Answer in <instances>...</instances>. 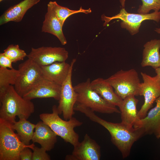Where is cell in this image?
<instances>
[{
    "label": "cell",
    "instance_id": "6da1fadb",
    "mask_svg": "<svg viewBox=\"0 0 160 160\" xmlns=\"http://www.w3.org/2000/svg\"><path fill=\"white\" fill-rule=\"evenodd\" d=\"M75 110L84 113L92 121L100 124L108 131L112 143L121 152L123 159L129 155L134 143L144 136L140 129L129 128L121 122L107 121L98 116L87 107L78 105Z\"/></svg>",
    "mask_w": 160,
    "mask_h": 160
},
{
    "label": "cell",
    "instance_id": "7a4b0ae2",
    "mask_svg": "<svg viewBox=\"0 0 160 160\" xmlns=\"http://www.w3.org/2000/svg\"><path fill=\"white\" fill-rule=\"evenodd\" d=\"M0 118L12 124L16 117L27 119L35 111L33 103L25 99L10 85L0 90Z\"/></svg>",
    "mask_w": 160,
    "mask_h": 160
},
{
    "label": "cell",
    "instance_id": "3957f363",
    "mask_svg": "<svg viewBox=\"0 0 160 160\" xmlns=\"http://www.w3.org/2000/svg\"><path fill=\"white\" fill-rule=\"evenodd\" d=\"M52 111L51 113L41 114L39 116L40 119L65 142L73 146L76 145L79 142V136L74 129L81 126L83 123L73 117L68 120L62 119L59 116L55 105L53 106Z\"/></svg>",
    "mask_w": 160,
    "mask_h": 160
},
{
    "label": "cell",
    "instance_id": "277c9868",
    "mask_svg": "<svg viewBox=\"0 0 160 160\" xmlns=\"http://www.w3.org/2000/svg\"><path fill=\"white\" fill-rule=\"evenodd\" d=\"M12 124L0 118V160H20V153L25 148L33 149L34 143L26 145L14 132Z\"/></svg>",
    "mask_w": 160,
    "mask_h": 160
},
{
    "label": "cell",
    "instance_id": "5b68a950",
    "mask_svg": "<svg viewBox=\"0 0 160 160\" xmlns=\"http://www.w3.org/2000/svg\"><path fill=\"white\" fill-rule=\"evenodd\" d=\"M90 82V79L88 78L85 81L73 87L77 95L76 103L87 107L94 112L109 114L120 113L116 106L106 101L91 88Z\"/></svg>",
    "mask_w": 160,
    "mask_h": 160
},
{
    "label": "cell",
    "instance_id": "8992f818",
    "mask_svg": "<svg viewBox=\"0 0 160 160\" xmlns=\"http://www.w3.org/2000/svg\"><path fill=\"white\" fill-rule=\"evenodd\" d=\"M105 80L122 100L130 95H140L141 82L137 72L134 68L121 69Z\"/></svg>",
    "mask_w": 160,
    "mask_h": 160
},
{
    "label": "cell",
    "instance_id": "52a82bcc",
    "mask_svg": "<svg viewBox=\"0 0 160 160\" xmlns=\"http://www.w3.org/2000/svg\"><path fill=\"white\" fill-rule=\"evenodd\" d=\"M18 70L19 73L14 87L17 93L23 97L43 77L41 69L28 58L18 65Z\"/></svg>",
    "mask_w": 160,
    "mask_h": 160
},
{
    "label": "cell",
    "instance_id": "ba28073f",
    "mask_svg": "<svg viewBox=\"0 0 160 160\" xmlns=\"http://www.w3.org/2000/svg\"><path fill=\"white\" fill-rule=\"evenodd\" d=\"M102 20L105 21L104 26L106 25L110 21L114 19L121 20V27L128 30L132 35L139 32L142 23L147 20H153L159 23L160 20V12H154L147 14L131 13L128 12L124 8H122L117 15L110 17L102 15Z\"/></svg>",
    "mask_w": 160,
    "mask_h": 160
},
{
    "label": "cell",
    "instance_id": "9c48e42d",
    "mask_svg": "<svg viewBox=\"0 0 160 160\" xmlns=\"http://www.w3.org/2000/svg\"><path fill=\"white\" fill-rule=\"evenodd\" d=\"M76 60L74 59L71 61L68 75L61 86L60 98L57 106L59 115L62 114L66 120L71 118L75 114L74 107L76 102L77 95L72 85V76L73 67Z\"/></svg>",
    "mask_w": 160,
    "mask_h": 160
},
{
    "label": "cell",
    "instance_id": "30bf717a",
    "mask_svg": "<svg viewBox=\"0 0 160 160\" xmlns=\"http://www.w3.org/2000/svg\"><path fill=\"white\" fill-rule=\"evenodd\" d=\"M143 82L140 86V95L144 97V103L138 115L140 119L145 117L156 100L160 96V82L156 75L151 76L145 73H140Z\"/></svg>",
    "mask_w": 160,
    "mask_h": 160
},
{
    "label": "cell",
    "instance_id": "8fae6325",
    "mask_svg": "<svg viewBox=\"0 0 160 160\" xmlns=\"http://www.w3.org/2000/svg\"><path fill=\"white\" fill-rule=\"evenodd\" d=\"M68 56V52L63 47H32L28 58L40 66L48 65L57 62H65Z\"/></svg>",
    "mask_w": 160,
    "mask_h": 160
},
{
    "label": "cell",
    "instance_id": "7c38bea8",
    "mask_svg": "<svg viewBox=\"0 0 160 160\" xmlns=\"http://www.w3.org/2000/svg\"><path fill=\"white\" fill-rule=\"evenodd\" d=\"M71 154L67 155L66 160H99L101 157L100 147L87 134L81 142L73 146Z\"/></svg>",
    "mask_w": 160,
    "mask_h": 160
},
{
    "label": "cell",
    "instance_id": "4fadbf2b",
    "mask_svg": "<svg viewBox=\"0 0 160 160\" xmlns=\"http://www.w3.org/2000/svg\"><path fill=\"white\" fill-rule=\"evenodd\" d=\"M61 89V85L42 77L23 97L30 100L35 98H52L59 100Z\"/></svg>",
    "mask_w": 160,
    "mask_h": 160
},
{
    "label": "cell",
    "instance_id": "5bb4252c",
    "mask_svg": "<svg viewBox=\"0 0 160 160\" xmlns=\"http://www.w3.org/2000/svg\"><path fill=\"white\" fill-rule=\"evenodd\" d=\"M155 102V106L134 127L139 129L143 135H154L156 137L160 133V96Z\"/></svg>",
    "mask_w": 160,
    "mask_h": 160
},
{
    "label": "cell",
    "instance_id": "9a60e30c",
    "mask_svg": "<svg viewBox=\"0 0 160 160\" xmlns=\"http://www.w3.org/2000/svg\"><path fill=\"white\" fill-rule=\"evenodd\" d=\"M135 96L132 95L127 97L123 100L119 107L121 116V122L129 128H133L140 119L137 109L138 100Z\"/></svg>",
    "mask_w": 160,
    "mask_h": 160
},
{
    "label": "cell",
    "instance_id": "2e32d148",
    "mask_svg": "<svg viewBox=\"0 0 160 160\" xmlns=\"http://www.w3.org/2000/svg\"><path fill=\"white\" fill-rule=\"evenodd\" d=\"M41 67L44 78L61 86L68 75L71 64L65 62H57Z\"/></svg>",
    "mask_w": 160,
    "mask_h": 160
},
{
    "label": "cell",
    "instance_id": "e0dca14e",
    "mask_svg": "<svg viewBox=\"0 0 160 160\" xmlns=\"http://www.w3.org/2000/svg\"><path fill=\"white\" fill-rule=\"evenodd\" d=\"M57 135L50 127L43 121H39L36 124L32 141L37 143L47 151L53 149L57 141Z\"/></svg>",
    "mask_w": 160,
    "mask_h": 160
},
{
    "label": "cell",
    "instance_id": "ac0fdd59",
    "mask_svg": "<svg viewBox=\"0 0 160 160\" xmlns=\"http://www.w3.org/2000/svg\"><path fill=\"white\" fill-rule=\"evenodd\" d=\"M40 0H24L10 7L0 16V25L10 21H21L27 11Z\"/></svg>",
    "mask_w": 160,
    "mask_h": 160
},
{
    "label": "cell",
    "instance_id": "d6986e66",
    "mask_svg": "<svg viewBox=\"0 0 160 160\" xmlns=\"http://www.w3.org/2000/svg\"><path fill=\"white\" fill-rule=\"evenodd\" d=\"M91 88L108 103L119 107L123 100L113 90L112 87L105 79L101 78H97L91 81Z\"/></svg>",
    "mask_w": 160,
    "mask_h": 160
},
{
    "label": "cell",
    "instance_id": "ffe728a7",
    "mask_svg": "<svg viewBox=\"0 0 160 160\" xmlns=\"http://www.w3.org/2000/svg\"><path fill=\"white\" fill-rule=\"evenodd\" d=\"M142 67H151L154 69L160 66V40L154 39L147 42L144 45Z\"/></svg>",
    "mask_w": 160,
    "mask_h": 160
},
{
    "label": "cell",
    "instance_id": "44dd1931",
    "mask_svg": "<svg viewBox=\"0 0 160 160\" xmlns=\"http://www.w3.org/2000/svg\"><path fill=\"white\" fill-rule=\"evenodd\" d=\"M63 25L53 13L47 9L41 28V31L52 34L59 40L61 44L65 45L67 41L62 31Z\"/></svg>",
    "mask_w": 160,
    "mask_h": 160
},
{
    "label": "cell",
    "instance_id": "7402d4cb",
    "mask_svg": "<svg viewBox=\"0 0 160 160\" xmlns=\"http://www.w3.org/2000/svg\"><path fill=\"white\" fill-rule=\"evenodd\" d=\"M25 119H19L12 124L13 129L16 130L21 140L25 145H29L34 135L36 124Z\"/></svg>",
    "mask_w": 160,
    "mask_h": 160
},
{
    "label": "cell",
    "instance_id": "603a6c76",
    "mask_svg": "<svg viewBox=\"0 0 160 160\" xmlns=\"http://www.w3.org/2000/svg\"><path fill=\"white\" fill-rule=\"evenodd\" d=\"M47 9L53 13L63 26L66 19L72 15L80 12L88 14L92 12L90 8L84 9L81 7L78 10H72L59 5L56 1H50L47 4Z\"/></svg>",
    "mask_w": 160,
    "mask_h": 160
},
{
    "label": "cell",
    "instance_id": "cb8c5ba5",
    "mask_svg": "<svg viewBox=\"0 0 160 160\" xmlns=\"http://www.w3.org/2000/svg\"><path fill=\"white\" fill-rule=\"evenodd\" d=\"M19 73L18 70L13 68L9 69L0 67V90L10 85H14Z\"/></svg>",
    "mask_w": 160,
    "mask_h": 160
},
{
    "label": "cell",
    "instance_id": "d4e9b609",
    "mask_svg": "<svg viewBox=\"0 0 160 160\" xmlns=\"http://www.w3.org/2000/svg\"><path fill=\"white\" fill-rule=\"evenodd\" d=\"M4 53L12 63L23 60L27 55L25 51L20 49L18 44H10L4 51Z\"/></svg>",
    "mask_w": 160,
    "mask_h": 160
},
{
    "label": "cell",
    "instance_id": "484cf974",
    "mask_svg": "<svg viewBox=\"0 0 160 160\" xmlns=\"http://www.w3.org/2000/svg\"><path fill=\"white\" fill-rule=\"evenodd\" d=\"M125 0H120L122 6H124ZM142 4L140 5L137 10L139 14H147L150 11L153 10L159 11L160 9V0H141Z\"/></svg>",
    "mask_w": 160,
    "mask_h": 160
},
{
    "label": "cell",
    "instance_id": "4316f807",
    "mask_svg": "<svg viewBox=\"0 0 160 160\" xmlns=\"http://www.w3.org/2000/svg\"><path fill=\"white\" fill-rule=\"evenodd\" d=\"M32 160H50V156L46 152L44 148H38L35 146L33 149Z\"/></svg>",
    "mask_w": 160,
    "mask_h": 160
},
{
    "label": "cell",
    "instance_id": "83f0119b",
    "mask_svg": "<svg viewBox=\"0 0 160 160\" xmlns=\"http://www.w3.org/2000/svg\"><path fill=\"white\" fill-rule=\"evenodd\" d=\"M12 62L4 53H0V67L4 68H13Z\"/></svg>",
    "mask_w": 160,
    "mask_h": 160
},
{
    "label": "cell",
    "instance_id": "f1b7e54d",
    "mask_svg": "<svg viewBox=\"0 0 160 160\" xmlns=\"http://www.w3.org/2000/svg\"><path fill=\"white\" fill-rule=\"evenodd\" d=\"M30 148H24L20 153V160H32L33 152Z\"/></svg>",
    "mask_w": 160,
    "mask_h": 160
},
{
    "label": "cell",
    "instance_id": "f546056e",
    "mask_svg": "<svg viewBox=\"0 0 160 160\" xmlns=\"http://www.w3.org/2000/svg\"><path fill=\"white\" fill-rule=\"evenodd\" d=\"M156 75L160 82V66L155 69Z\"/></svg>",
    "mask_w": 160,
    "mask_h": 160
},
{
    "label": "cell",
    "instance_id": "4dcf8cb0",
    "mask_svg": "<svg viewBox=\"0 0 160 160\" xmlns=\"http://www.w3.org/2000/svg\"><path fill=\"white\" fill-rule=\"evenodd\" d=\"M155 31L157 33L160 34V28H156L155 30Z\"/></svg>",
    "mask_w": 160,
    "mask_h": 160
},
{
    "label": "cell",
    "instance_id": "1f68e13d",
    "mask_svg": "<svg viewBox=\"0 0 160 160\" xmlns=\"http://www.w3.org/2000/svg\"><path fill=\"white\" fill-rule=\"evenodd\" d=\"M156 138L158 139L160 138V133L156 137Z\"/></svg>",
    "mask_w": 160,
    "mask_h": 160
},
{
    "label": "cell",
    "instance_id": "d6a6232c",
    "mask_svg": "<svg viewBox=\"0 0 160 160\" xmlns=\"http://www.w3.org/2000/svg\"><path fill=\"white\" fill-rule=\"evenodd\" d=\"M3 0H0V2H1L2 1H3Z\"/></svg>",
    "mask_w": 160,
    "mask_h": 160
}]
</instances>
